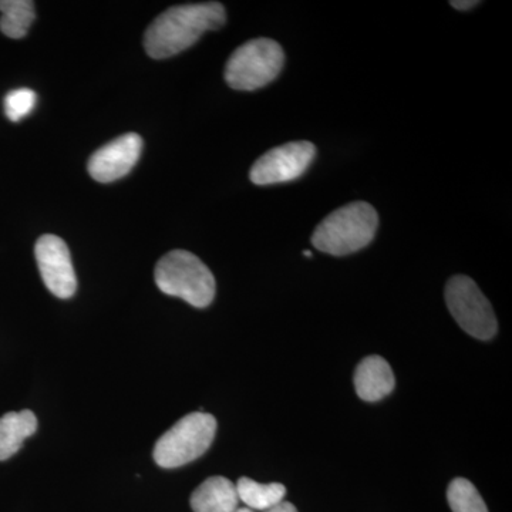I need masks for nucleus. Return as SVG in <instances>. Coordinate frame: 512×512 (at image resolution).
<instances>
[{"label":"nucleus","mask_w":512,"mask_h":512,"mask_svg":"<svg viewBox=\"0 0 512 512\" xmlns=\"http://www.w3.org/2000/svg\"><path fill=\"white\" fill-rule=\"evenodd\" d=\"M447 501L453 512H488L483 497L466 478H456L448 485Z\"/></svg>","instance_id":"obj_15"},{"label":"nucleus","mask_w":512,"mask_h":512,"mask_svg":"<svg viewBox=\"0 0 512 512\" xmlns=\"http://www.w3.org/2000/svg\"><path fill=\"white\" fill-rule=\"evenodd\" d=\"M303 254H305L306 258H311V256H312L311 251H305V252H303Z\"/></svg>","instance_id":"obj_20"},{"label":"nucleus","mask_w":512,"mask_h":512,"mask_svg":"<svg viewBox=\"0 0 512 512\" xmlns=\"http://www.w3.org/2000/svg\"><path fill=\"white\" fill-rule=\"evenodd\" d=\"M265 512H298V510H296L295 505L286 503V501H282L281 504H278L276 507L271 508V510Z\"/></svg>","instance_id":"obj_18"},{"label":"nucleus","mask_w":512,"mask_h":512,"mask_svg":"<svg viewBox=\"0 0 512 512\" xmlns=\"http://www.w3.org/2000/svg\"><path fill=\"white\" fill-rule=\"evenodd\" d=\"M143 151V138L136 133L124 134L90 157V177L99 183H113L133 170Z\"/></svg>","instance_id":"obj_9"},{"label":"nucleus","mask_w":512,"mask_h":512,"mask_svg":"<svg viewBox=\"0 0 512 512\" xmlns=\"http://www.w3.org/2000/svg\"><path fill=\"white\" fill-rule=\"evenodd\" d=\"M37 431L36 414L30 410L0 417V461L15 456L28 437Z\"/></svg>","instance_id":"obj_12"},{"label":"nucleus","mask_w":512,"mask_h":512,"mask_svg":"<svg viewBox=\"0 0 512 512\" xmlns=\"http://www.w3.org/2000/svg\"><path fill=\"white\" fill-rule=\"evenodd\" d=\"M215 433L217 420L212 414H187L157 441L154 460L163 468L183 467L205 454Z\"/></svg>","instance_id":"obj_5"},{"label":"nucleus","mask_w":512,"mask_h":512,"mask_svg":"<svg viewBox=\"0 0 512 512\" xmlns=\"http://www.w3.org/2000/svg\"><path fill=\"white\" fill-rule=\"evenodd\" d=\"M285 63L282 46L272 39H252L239 46L225 66L228 86L242 92H252L274 82Z\"/></svg>","instance_id":"obj_4"},{"label":"nucleus","mask_w":512,"mask_h":512,"mask_svg":"<svg viewBox=\"0 0 512 512\" xmlns=\"http://www.w3.org/2000/svg\"><path fill=\"white\" fill-rule=\"evenodd\" d=\"M154 278L165 295L183 299L195 308H207L215 298L214 275L198 256L183 249L168 252L158 261Z\"/></svg>","instance_id":"obj_3"},{"label":"nucleus","mask_w":512,"mask_h":512,"mask_svg":"<svg viewBox=\"0 0 512 512\" xmlns=\"http://www.w3.org/2000/svg\"><path fill=\"white\" fill-rule=\"evenodd\" d=\"M37 101L36 93L33 90L16 89L5 97V114L10 121H20L29 116L35 109Z\"/></svg>","instance_id":"obj_16"},{"label":"nucleus","mask_w":512,"mask_h":512,"mask_svg":"<svg viewBox=\"0 0 512 512\" xmlns=\"http://www.w3.org/2000/svg\"><path fill=\"white\" fill-rule=\"evenodd\" d=\"M379 215L367 202H352L328 215L312 235L313 247L333 256L355 254L375 238Z\"/></svg>","instance_id":"obj_2"},{"label":"nucleus","mask_w":512,"mask_h":512,"mask_svg":"<svg viewBox=\"0 0 512 512\" xmlns=\"http://www.w3.org/2000/svg\"><path fill=\"white\" fill-rule=\"evenodd\" d=\"M446 303L448 311L468 335L480 340H490L497 335L493 306L473 279L453 276L446 285Z\"/></svg>","instance_id":"obj_6"},{"label":"nucleus","mask_w":512,"mask_h":512,"mask_svg":"<svg viewBox=\"0 0 512 512\" xmlns=\"http://www.w3.org/2000/svg\"><path fill=\"white\" fill-rule=\"evenodd\" d=\"M239 501L249 510L268 511L284 501L285 485L279 483L259 484L251 478H239L237 485Z\"/></svg>","instance_id":"obj_13"},{"label":"nucleus","mask_w":512,"mask_h":512,"mask_svg":"<svg viewBox=\"0 0 512 512\" xmlns=\"http://www.w3.org/2000/svg\"><path fill=\"white\" fill-rule=\"evenodd\" d=\"M450 5L457 10H470L480 5V2H473V0H466V2L464 0L461 2L460 0V2H457V0H453V2H450Z\"/></svg>","instance_id":"obj_17"},{"label":"nucleus","mask_w":512,"mask_h":512,"mask_svg":"<svg viewBox=\"0 0 512 512\" xmlns=\"http://www.w3.org/2000/svg\"><path fill=\"white\" fill-rule=\"evenodd\" d=\"M235 512H255L254 510H249V508H238Z\"/></svg>","instance_id":"obj_19"},{"label":"nucleus","mask_w":512,"mask_h":512,"mask_svg":"<svg viewBox=\"0 0 512 512\" xmlns=\"http://www.w3.org/2000/svg\"><path fill=\"white\" fill-rule=\"evenodd\" d=\"M35 255L46 288L57 298H72L76 293L77 278L66 242L56 235H43L37 239Z\"/></svg>","instance_id":"obj_8"},{"label":"nucleus","mask_w":512,"mask_h":512,"mask_svg":"<svg viewBox=\"0 0 512 512\" xmlns=\"http://www.w3.org/2000/svg\"><path fill=\"white\" fill-rule=\"evenodd\" d=\"M316 157V147L309 141H292L272 148L252 165V183L274 185L298 180L306 173Z\"/></svg>","instance_id":"obj_7"},{"label":"nucleus","mask_w":512,"mask_h":512,"mask_svg":"<svg viewBox=\"0 0 512 512\" xmlns=\"http://www.w3.org/2000/svg\"><path fill=\"white\" fill-rule=\"evenodd\" d=\"M396 386L392 367L380 356L365 357L355 372L357 396L365 402H379Z\"/></svg>","instance_id":"obj_10"},{"label":"nucleus","mask_w":512,"mask_h":512,"mask_svg":"<svg viewBox=\"0 0 512 512\" xmlns=\"http://www.w3.org/2000/svg\"><path fill=\"white\" fill-rule=\"evenodd\" d=\"M194 512H235L238 510V493L234 483L225 477H211L191 495Z\"/></svg>","instance_id":"obj_11"},{"label":"nucleus","mask_w":512,"mask_h":512,"mask_svg":"<svg viewBox=\"0 0 512 512\" xmlns=\"http://www.w3.org/2000/svg\"><path fill=\"white\" fill-rule=\"evenodd\" d=\"M0 30L10 39H22L28 35L35 22V3L32 0H0Z\"/></svg>","instance_id":"obj_14"},{"label":"nucleus","mask_w":512,"mask_h":512,"mask_svg":"<svg viewBox=\"0 0 512 512\" xmlns=\"http://www.w3.org/2000/svg\"><path fill=\"white\" fill-rule=\"evenodd\" d=\"M225 22L227 12L218 2L173 6L148 26L144 49L153 59H167L195 45L205 32L221 29Z\"/></svg>","instance_id":"obj_1"}]
</instances>
